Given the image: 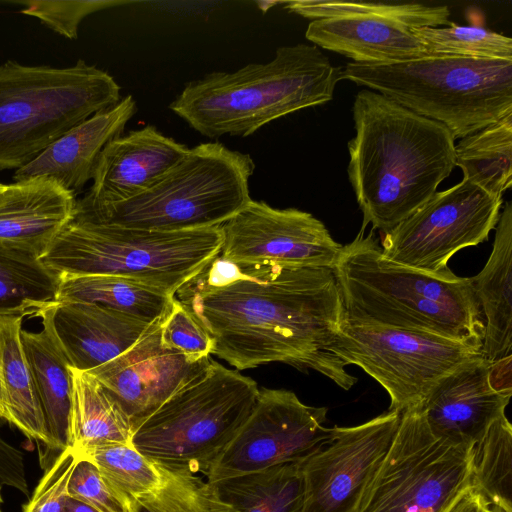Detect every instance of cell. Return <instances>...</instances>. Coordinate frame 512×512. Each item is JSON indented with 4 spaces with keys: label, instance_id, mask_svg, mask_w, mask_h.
<instances>
[{
    "label": "cell",
    "instance_id": "cell-2",
    "mask_svg": "<svg viewBox=\"0 0 512 512\" xmlns=\"http://www.w3.org/2000/svg\"><path fill=\"white\" fill-rule=\"evenodd\" d=\"M348 178L363 214L361 228L387 233L423 206L455 167V139L441 123L384 95L360 90Z\"/></svg>",
    "mask_w": 512,
    "mask_h": 512
},
{
    "label": "cell",
    "instance_id": "cell-22",
    "mask_svg": "<svg viewBox=\"0 0 512 512\" xmlns=\"http://www.w3.org/2000/svg\"><path fill=\"white\" fill-rule=\"evenodd\" d=\"M305 37L315 46L358 64H393L427 56L413 28L383 17H335L313 20Z\"/></svg>",
    "mask_w": 512,
    "mask_h": 512
},
{
    "label": "cell",
    "instance_id": "cell-44",
    "mask_svg": "<svg viewBox=\"0 0 512 512\" xmlns=\"http://www.w3.org/2000/svg\"><path fill=\"white\" fill-rule=\"evenodd\" d=\"M3 503L2 488L0 487V505Z\"/></svg>",
    "mask_w": 512,
    "mask_h": 512
},
{
    "label": "cell",
    "instance_id": "cell-35",
    "mask_svg": "<svg viewBox=\"0 0 512 512\" xmlns=\"http://www.w3.org/2000/svg\"><path fill=\"white\" fill-rule=\"evenodd\" d=\"M428 55L512 60V39L477 26L450 22L445 27L413 28Z\"/></svg>",
    "mask_w": 512,
    "mask_h": 512
},
{
    "label": "cell",
    "instance_id": "cell-23",
    "mask_svg": "<svg viewBox=\"0 0 512 512\" xmlns=\"http://www.w3.org/2000/svg\"><path fill=\"white\" fill-rule=\"evenodd\" d=\"M489 259L469 278L484 321L481 357L488 363L512 357V203L507 201L495 227Z\"/></svg>",
    "mask_w": 512,
    "mask_h": 512
},
{
    "label": "cell",
    "instance_id": "cell-7",
    "mask_svg": "<svg viewBox=\"0 0 512 512\" xmlns=\"http://www.w3.org/2000/svg\"><path fill=\"white\" fill-rule=\"evenodd\" d=\"M106 71L79 59L73 66L0 65V171L20 169L92 115L120 102Z\"/></svg>",
    "mask_w": 512,
    "mask_h": 512
},
{
    "label": "cell",
    "instance_id": "cell-14",
    "mask_svg": "<svg viewBox=\"0 0 512 512\" xmlns=\"http://www.w3.org/2000/svg\"><path fill=\"white\" fill-rule=\"evenodd\" d=\"M400 418V412L388 410L356 426L332 427L328 440L299 462L304 484L301 512H355Z\"/></svg>",
    "mask_w": 512,
    "mask_h": 512
},
{
    "label": "cell",
    "instance_id": "cell-31",
    "mask_svg": "<svg viewBox=\"0 0 512 512\" xmlns=\"http://www.w3.org/2000/svg\"><path fill=\"white\" fill-rule=\"evenodd\" d=\"M472 484L490 504L512 512V428L505 414L473 446Z\"/></svg>",
    "mask_w": 512,
    "mask_h": 512
},
{
    "label": "cell",
    "instance_id": "cell-4",
    "mask_svg": "<svg viewBox=\"0 0 512 512\" xmlns=\"http://www.w3.org/2000/svg\"><path fill=\"white\" fill-rule=\"evenodd\" d=\"M339 80L340 67L317 46L285 45L269 62L188 82L169 108L205 137H247L285 115L329 102Z\"/></svg>",
    "mask_w": 512,
    "mask_h": 512
},
{
    "label": "cell",
    "instance_id": "cell-36",
    "mask_svg": "<svg viewBox=\"0 0 512 512\" xmlns=\"http://www.w3.org/2000/svg\"><path fill=\"white\" fill-rule=\"evenodd\" d=\"M159 331L164 347L185 356L190 361L206 360L212 355V338L176 297L161 319Z\"/></svg>",
    "mask_w": 512,
    "mask_h": 512
},
{
    "label": "cell",
    "instance_id": "cell-40",
    "mask_svg": "<svg viewBox=\"0 0 512 512\" xmlns=\"http://www.w3.org/2000/svg\"><path fill=\"white\" fill-rule=\"evenodd\" d=\"M445 512H490V502L471 484L453 501Z\"/></svg>",
    "mask_w": 512,
    "mask_h": 512
},
{
    "label": "cell",
    "instance_id": "cell-38",
    "mask_svg": "<svg viewBox=\"0 0 512 512\" xmlns=\"http://www.w3.org/2000/svg\"><path fill=\"white\" fill-rule=\"evenodd\" d=\"M76 452L65 447L39 480L22 512H66L69 485L78 464Z\"/></svg>",
    "mask_w": 512,
    "mask_h": 512
},
{
    "label": "cell",
    "instance_id": "cell-32",
    "mask_svg": "<svg viewBox=\"0 0 512 512\" xmlns=\"http://www.w3.org/2000/svg\"><path fill=\"white\" fill-rule=\"evenodd\" d=\"M76 454L94 464L108 484L126 500L145 496L163 482L162 467L133 444H102Z\"/></svg>",
    "mask_w": 512,
    "mask_h": 512
},
{
    "label": "cell",
    "instance_id": "cell-33",
    "mask_svg": "<svg viewBox=\"0 0 512 512\" xmlns=\"http://www.w3.org/2000/svg\"><path fill=\"white\" fill-rule=\"evenodd\" d=\"M289 12L313 20L335 17H383L402 22L412 28L449 25L447 6L419 3H378L354 1L296 0L283 3Z\"/></svg>",
    "mask_w": 512,
    "mask_h": 512
},
{
    "label": "cell",
    "instance_id": "cell-42",
    "mask_svg": "<svg viewBox=\"0 0 512 512\" xmlns=\"http://www.w3.org/2000/svg\"><path fill=\"white\" fill-rule=\"evenodd\" d=\"M490 512H506V511L496 505L490 504Z\"/></svg>",
    "mask_w": 512,
    "mask_h": 512
},
{
    "label": "cell",
    "instance_id": "cell-21",
    "mask_svg": "<svg viewBox=\"0 0 512 512\" xmlns=\"http://www.w3.org/2000/svg\"><path fill=\"white\" fill-rule=\"evenodd\" d=\"M75 194L56 181L33 178L0 190V244L41 259L74 219Z\"/></svg>",
    "mask_w": 512,
    "mask_h": 512
},
{
    "label": "cell",
    "instance_id": "cell-5",
    "mask_svg": "<svg viewBox=\"0 0 512 512\" xmlns=\"http://www.w3.org/2000/svg\"><path fill=\"white\" fill-rule=\"evenodd\" d=\"M340 80L378 92L464 138L512 112V60L446 55L393 64L347 63Z\"/></svg>",
    "mask_w": 512,
    "mask_h": 512
},
{
    "label": "cell",
    "instance_id": "cell-1",
    "mask_svg": "<svg viewBox=\"0 0 512 512\" xmlns=\"http://www.w3.org/2000/svg\"><path fill=\"white\" fill-rule=\"evenodd\" d=\"M175 297L237 370L281 362L349 390L357 378L332 352L345 317L333 269L235 263L219 254Z\"/></svg>",
    "mask_w": 512,
    "mask_h": 512
},
{
    "label": "cell",
    "instance_id": "cell-28",
    "mask_svg": "<svg viewBox=\"0 0 512 512\" xmlns=\"http://www.w3.org/2000/svg\"><path fill=\"white\" fill-rule=\"evenodd\" d=\"M210 483L230 512H301L304 484L299 462Z\"/></svg>",
    "mask_w": 512,
    "mask_h": 512
},
{
    "label": "cell",
    "instance_id": "cell-17",
    "mask_svg": "<svg viewBox=\"0 0 512 512\" xmlns=\"http://www.w3.org/2000/svg\"><path fill=\"white\" fill-rule=\"evenodd\" d=\"M510 398L494 388L490 363L479 355L440 379L418 407L436 437L474 446L505 414Z\"/></svg>",
    "mask_w": 512,
    "mask_h": 512
},
{
    "label": "cell",
    "instance_id": "cell-18",
    "mask_svg": "<svg viewBox=\"0 0 512 512\" xmlns=\"http://www.w3.org/2000/svg\"><path fill=\"white\" fill-rule=\"evenodd\" d=\"M189 151L184 144L147 125L129 131L102 150L93 184L77 207L95 208L131 199L142 193Z\"/></svg>",
    "mask_w": 512,
    "mask_h": 512
},
{
    "label": "cell",
    "instance_id": "cell-13",
    "mask_svg": "<svg viewBox=\"0 0 512 512\" xmlns=\"http://www.w3.org/2000/svg\"><path fill=\"white\" fill-rule=\"evenodd\" d=\"M327 411L304 404L292 391L261 388L246 420L204 472L206 480L300 462L330 437Z\"/></svg>",
    "mask_w": 512,
    "mask_h": 512
},
{
    "label": "cell",
    "instance_id": "cell-8",
    "mask_svg": "<svg viewBox=\"0 0 512 512\" xmlns=\"http://www.w3.org/2000/svg\"><path fill=\"white\" fill-rule=\"evenodd\" d=\"M221 246L220 226L166 232L73 219L40 260L60 275L123 277L175 296Z\"/></svg>",
    "mask_w": 512,
    "mask_h": 512
},
{
    "label": "cell",
    "instance_id": "cell-19",
    "mask_svg": "<svg viewBox=\"0 0 512 512\" xmlns=\"http://www.w3.org/2000/svg\"><path fill=\"white\" fill-rule=\"evenodd\" d=\"M40 317L49 326L69 366L86 372L123 354L156 323L87 302L56 303Z\"/></svg>",
    "mask_w": 512,
    "mask_h": 512
},
{
    "label": "cell",
    "instance_id": "cell-30",
    "mask_svg": "<svg viewBox=\"0 0 512 512\" xmlns=\"http://www.w3.org/2000/svg\"><path fill=\"white\" fill-rule=\"evenodd\" d=\"M463 179L493 195L512 185V112L455 144Z\"/></svg>",
    "mask_w": 512,
    "mask_h": 512
},
{
    "label": "cell",
    "instance_id": "cell-6",
    "mask_svg": "<svg viewBox=\"0 0 512 512\" xmlns=\"http://www.w3.org/2000/svg\"><path fill=\"white\" fill-rule=\"evenodd\" d=\"M254 169L247 153L200 143L142 193L95 208L76 206L74 220L166 232L219 227L251 200Z\"/></svg>",
    "mask_w": 512,
    "mask_h": 512
},
{
    "label": "cell",
    "instance_id": "cell-20",
    "mask_svg": "<svg viewBox=\"0 0 512 512\" xmlns=\"http://www.w3.org/2000/svg\"><path fill=\"white\" fill-rule=\"evenodd\" d=\"M136 112L134 97L125 96L116 105L65 132L30 163L16 170L14 181L48 178L76 194L93 179L104 147L123 134Z\"/></svg>",
    "mask_w": 512,
    "mask_h": 512
},
{
    "label": "cell",
    "instance_id": "cell-41",
    "mask_svg": "<svg viewBox=\"0 0 512 512\" xmlns=\"http://www.w3.org/2000/svg\"><path fill=\"white\" fill-rule=\"evenodd\" d=\"M66 512H98L92 507L76 499L70 498L67 501Z\"/></svg>",
    "mask_w": 512,
    "mask_h": 512
},
{
    "label": "cell",
    "instance_id": "cell-11",
    "mask_svg": "<svg viewBox=\"0 0 512 512\" xmlns=\"http://www.w3.org/2000/svg\"><path fill=\"white\" fill-rule=\"evenodd\" d=\"M332 352L356 365L388 393V410L417 407L433 386L479 347L422 331L342 320Z\"/></svg>",
    "mask_w": 512,
    "mask_h": 512
},
{
    "label": "cell",
    "instance_id": "cell-34",
    "mask_svg": "<svg viewBox=\"0 0 512 512\" xmlns=\"http://www.w3.org/2000/svg\"><path fill=\"white\" fill-rule=\"evenodd\" d=\"M163 469V482L155 491L127 500L128 512H230L212 483L187 471Z\"/></svg>",
    "mask_w": 512,
    "mask_h": 512
},
{
    "label": "cell",
    "instance_id": "cell-12",
    "mask_svg": "<svg viewBox=\"0 0 512 512\" xmlns=\"http://www.w3.org/2000/svg\"><path fill=\"white\" fill-rule=\"evenodd\" d=\"M502 204V196L462 178L436 192L412 215L382 234V255L416 271L452 278L456 275L448 267L451 257L487 240L497 225Z\"/></svg>",
    "mask_w": 512,
    "mask_h": 512
},
{
    "label": "cell",
    "instance_id": "cell-25",
    "mask_svg": "<svg viewBox=\"0 0 512 512\" xmlns=\"http://www.w3.org/2000/svg\"><path fill=\"white\" fill-rule=\"evenodd\" d=\"M70 371L66 446L80 453L102 444H132L134 426L115 398L91 373L71 367Z\"/></svg>",
    "mask_w": 512,
    "mask_h": 512
},
{
    "label": "cell",
    "instance_id": "cell-37",
    "mask_svg": "<svg viewBox=\"0 0 512 512\" xmlns=\"http://www.w3.org/2000/svg\"><path fill=\"white\" fill-rule=\"evenodd\" d=\"M128 3L131 2L114 0L17 2L25 7L20 13L39 19L50 29L70 40L77 39L80 23L88 15Z\"/></svg>",
    "mask_w": 512,
    "mask_h": 512
},
{
    "label": "cell",
    "instance_id": "cell-16",
    "mask_svg": "<svg viewBox=\"0 0 512 512\" xmlns=\"http://www.w3.org/2000/svg\"><path fill=\"white\" fill-rule=\"evenodd\" d=\"M160 321L123 354L89 371L120 404L134 429L199 375L211 359L190 361L164 347Z\"/></svg>",
    "mask_w": 512,
    "mask_h": 512
},
{
    "label": "cell",
    "instance_id": "cell-45",
    "mask_svg": "<svg viewBox=\"0 0 512 512\" xmlns=\"http://www.w3.org/2000/svg\"><path fill=\"white\" fill-rule=\"evenodd\" d=\"M5 184L0 183V190L3 189Z\"/></svg>",
    "mask_w": 512,
    "mask_h": 512
},
{
    "label": "cell",
    "instance_id": "cell-24",
    "mask_svg": "<svg viewBox=\"0 0 512 512\" xmlns=\"http://www.w3.org/2000/svg\"><path fill=\"white\" fill-rule=\"evenodd\" d=\"M22 317H0V390L4 420L53 451L21 342Z\"/></svg>",
    "mask_w": 512,
    "mask_h": 512
},
{
    "label": "cell",
    "instance_id": "cell-43",
    "mask_svg": "<svg viewBox=\"0 0 512 512\" xmlns=\"http://www.w3.org/2000/svg\"><path fill=\"white\" fill-rule=\"evenodd\" d=\"M4 418V412H3V406H2V400H1V390H0V419Z\"/></svg>",
    "mask_w": 512,
    "mask_h": 512
},
{
    "label": "cell",
    "instance_id": "cell-46",
    "mask_svg": "<svg viewBox=\"0 0 512 512\" xmlns=\"http://www.w3.org/2000/svg\"><path fill=\"white\" fill-rule=\"evenodd\" d=\"M0 512H4L1 507H0Z\"/></svg>",
    "mask_w": 512,
    "mask_h": 512
},
{
    "label": "cell",
    "instance_id": "cell-15",
    "mask_svg": "<svg viewBox=\"0 0 512 512\" xmlns=\"http://www.w3.org/2000/svg\"><path fill=\"white\" fill-rule=\"evenodd\" d=\"M219 255L235 263L333 268L342 245L322 221L296 208L251 199L220 226Z\"/></svg>",
    "mask_w": 512,
    "mask_h": 512
},
{
    "label": "cell",
    "instance_id": "cell-9",
    "mask_svg": "<svg viewBox=\"0 0 512 512\" xmlns=\"http://www.w3.org/2000/svg\"><path fill=\"white\" fill-rule=\"evenodd\" d=\"M260 388L210 359L135 429L134 447L160 466L204 473L252 411Z\"/></svg>",
    "mask_w": 512,
    "mask_h": 512
},
{
    "label": "cell",
    "instance_id": "cell-3",
    "mask_svg": "<svg viewBox=\"0 0 512 512\" xmlns=\"http://www.w3.org/2000/svg\"><path fill=\"white\" fill-rule=\"evenodd\" d=\"M345 318L440 335L481 349L484 321L470 279L388 261L373 230L342 246L334 267Z\"/></svg>",
    "mask_w": 512,
    "mask_h": 512
},
{
    "label": "cell",
    "instance_id": "cell-26",
    "mask_svg": "<svg viewBox=\"0 0 512 512\" xmlns=\"http://www.w3.org/2000/svg\"><path fill=\"white\" fill-rule=\"evenodd\" d=\"M38 332L21 330V342L42 407L53 451L66 447L68 417L72 394L69 362L52 334L42 321Z\"/></svg>",
    "mask_w": 512,
    "mask_h": 512
},
{
    "label": "cell",
    "instance_id": "cell-39",
    "mask_svg": "<svg viewBox=\"0 0 512 512\" xmlns=\"http://www.w3.org/2000/svg\"><path fill=\"white\" fill-rule=\"evenodd\" d=\"M68 492L70 498L87 504L98 512H128L127 500L87 460L79 458Z\"/></svg>",
    "mask_w": 512,
    "mask_h": 512
},
{
    "label": "cell",
    "instance_id": "cell-29",
    "mask_svg": "<svg viewBox=\"0 0 512 512\" xmlns=\"http://www.w3.org/2000/svg\"><path fill=\"white\" fill-rule=\"evenodd\" d=\"M60 280L39 258L0 244V317L40 316L57 303Z\"/></svg>",
    "mask_w": 512,
    "mask_h": 512
},
{
    "label": "cell",
    "instance_id": "cell-10",
    "mask_svg": "<svg viewBox=\"0 0 512 512\" xmlns=\"http://www.w3.org/2000/svg\"><path fill=\"white\" fill-rule=\"evenodd\" d=\"M472 458L473 446L436 437L420 408L408 409L355 512H445L472 484Z\"/></svg>",
    "mask_w": 512,
    "mask_h": 512
},
{
    "label": "cell",
    "instance_id": "cell-27",
    "mask_svg": "<svg viewBox=\"0 0 512 512\" xmlns=\"http://www.w3.org/2000/svg\"><path fill=\"white\" fill-rule=\"evenodd\" d=\"M175 296L145 283L108 275H61L57 303L98 304L147 323L160 321Z\"/></svg>",
    "mask_w": 512,
    "mask_h": 512
}]
</instances>
